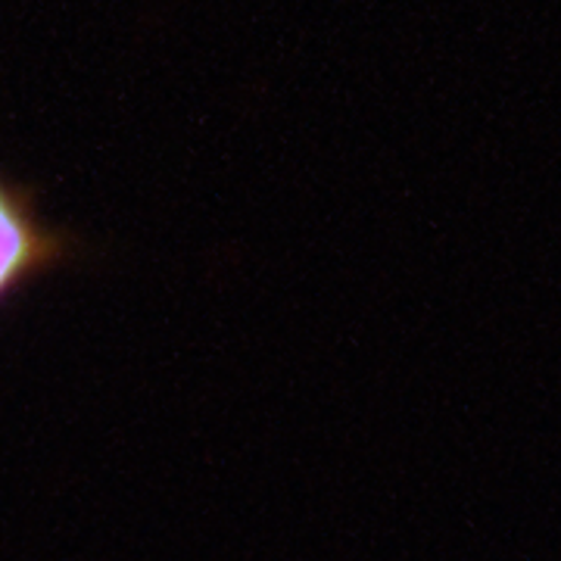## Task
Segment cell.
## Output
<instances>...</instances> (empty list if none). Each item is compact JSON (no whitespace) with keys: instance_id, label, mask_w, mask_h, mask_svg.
Listing matches in <instances>:
<instances>
[{"instance_id":"obj_1","label":"cell","mask_w":561,"mask_h":561,"mask_svg":"<svg viewBox=\"0 0 561 561\" xmlns=\"http://www.w3.org/2000/svg\"><path fill=\"white\" fill-rule=\"evenodd\" d=\"M69 256V238L47 228L35 194L0 175V306Z\"/></svg>"}]
</instances>
